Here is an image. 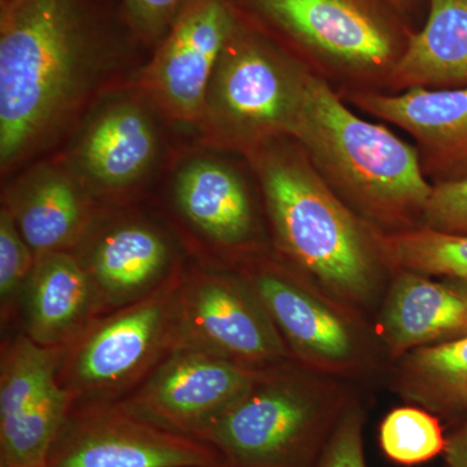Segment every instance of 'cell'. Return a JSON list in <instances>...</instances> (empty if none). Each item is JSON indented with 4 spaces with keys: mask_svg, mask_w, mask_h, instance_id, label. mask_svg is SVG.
<instances>
[{
    "mask_svg": "<svg viewBox=\"0 0 467 467\" xmlns=\"http://www.w3.org/2000/svg\"><path fill=\"white\" fill-rule=\"evenodd\" d=\"M98 0H5L0 14L2 174L47 149L103 92L117 51Z\"/></svg>",
    "mask_w": 467,
    "mask_h": 467,
    "instance_id": "obj_1",
    "label": "cell"
},
{
    "mask_svg": "<svg viewBox=\"0 0 467 467\" xmlns=\"http://www.w3.org/2000/svg\"><path fill=\"white\" fill-rule=\"evenodd\" d=\"M288 135L343 192L374 212L423 211L431 195L416 150L383 126L353 115L316 77L301 76Z\"/></svg>",
    "mask_w": 467,
    "mask_h": 467,
    "instance_id": "obj_2",
    "label": "cell"
},
{
    "mask_svg": "<svg viewBox=\"0 0 467 467\" xmlns=\"http://www.w3.org/2000/svg\"><path fill=\"white\" fill-rule=\"evenodd\" d=\"M250 153L285 252L328 287L352 296L367 294L373 260L346 205L295 150L270 140Z\"/></svg>",
    "mask_w": 467,
    "mask_h": 467,
    "instance_id": "obj_3",
    "label": "cell"
},
{
    "mask_svg": "<svg viewBox=\"0 0 467 467\" xmlns=\"http://www.w3.org/2000/svg\"><path fill=\"white\" fill-rule=\"evenodd\" d=\"M301 76L278 51L236 21L209 81L202 140L250 150L288 134Z\"/></svg>",
    "mask_w": 467,
    "mask_h": 467,
    "instance_id": "obj_4",
    "label": "cell"
},
{
    "mask_svg": "<svg viewBox=\"0 0 467 467\" xmlns=\"http://www.w3.org/2000/svg\"><path fill=\"white\" fill-rule=\"evenodd\" d=\"M337 420L299 387L254 383L196 439L226 467H316Z\"/></svg>",
    "mask_w": 467,
    "mask_h": 467,
    "instance_id": "obj_5",
    "label": "cell"
},
{
    "mask_svg": "<svg viewBox=\"0 0 467 467\" xmlns=\"http://www.w3.org/2000/svg\"><path fill=\"white\" fill-rule=\"evenodd\" d=\"M236 21L230 0H189L134 88L171 121L198 126L209 81Z\"/></svg>",
    "mask_w": 467,
    "mask_h": 467,
    "instance_id": "obj_6",
    "label": "cell"
},
{
    "mask_svg": "<svg viewBox=\"0 0 467 467\" xmlns=\"http://www.w3.org/2000/svg\"><path fill=\"white\" fill-rule=\"evenodd\" d=\"M250 368L202 348H183L122 410L168 431L198 438L256 383Z\"/></svg>",
    "mask_w": 467,
    "mask_h": 467,
    "instance_id": "obj_7",
    "label": "cell"
},
{
    "mask_svg": "<svg viewBox=\"0 0 467 467\" xmlns=\"http://www.w3.org/2000/svg\"><path fill=\"white\" fill-rule=\"evenodd\" d=\"M48 467H226L212 445L138 420L98 410L66 420Z\"/></svg>",
    "mask_w": 467,
    "mask_h": 467,
    "instance_id": "obj_8",
    "label": "cell"
},
{
    "mask_svg": "<svg viewBox=\"0 0 467 467\" xmlns=\"http://www.w3.org/2000/svg\"><path fill=\"white\" fill-rule=\"evenodd\" d=\"M156 112L135 88L99 103L67 159L88 190L122 192L150 173L160 152Z\"/></svg>",
    "mask_w": 467,
    "mask_h": 467,
    "instance_id": "obj_9",
    "label": "cell"
},
{
    "mask_svg": "<svg viewBox=\"0 0 467 467\" xmlns=\"http://www.w3.org/2000/svg\"><path fill=\"white\" fill-rule=\"evenodd\" d=\"M267 23L334 60L379 67L393 52L391 34L361 0H250Z\"/></svg>",
    "mask_w": 467,
    "mask_h": 467,
    "instance_id": "obj_10",
    "label": "cell"
},
{
    "mask_svg": "<svg viewBox=\"0 0 467 467\" xmlns=\"http://www.w3.org/2000/svg\"><path fill=\"white\" fill-rule=\"evenodd\" d=\"M5 201L36 260L75 245L90 221L88 187L67 160L34 164L8 187Z\"/></svg>",
    "mask_w": 467,
    "mask_h": 467,
    "instance_id": "obj_11",
    "label": "cell"
},
{
    "mask_svg": "<svg viewBox=\"0 0 467 467\" xmlns=\"http://www.w3.org/2000/svg\"><path fill=\"white\" fill-rule=\"evenodd\" d=\"M184 330L202 348L243 361H263L281 353L265 316L233 282L202 275L183 295Z\"/></svg>",
    "mask_w": 467,
    "mask_h": 467,
    "instance_id": "obj_12",
    "label": "cell"
},
{
    "mask_svg": "<svg viewBox=\"0 0 467 467\" xmlns=\"http://www.w3.org/2000/svg\"><path fill=\"white\" fill-rule=\"evenodd\" d=\"M173 195L181 214L218 244H239L252 232L250 196L241 175L213 156L184 159L174 173Z\"/></svg>",
    "mask_w": 467,
    "mask_h": 467,
    "instance_id": "obj_13",
    "label": "cell"
},
{
    "mask_svg": "<svg viewBox=\"0 0 467 467\" xmlns=\"http://www.w3.org/2000/svg\"><path fill=\"white\" fill-rule=\"evenodd\" d=\"M168 317V301L156 297L101 324L77 350L76 383L100 389L129 379L155 352Z\"/></svg>",
    "mask_w": 467,
    "mask_h": 467,
    "instance_id": "obj_14",
    "label": "cell"
},
{
    "mask_svg": "<svg viewBox=\"0 0 467 467\" xmlns=\"http://www.w3.org/2000/svg\"><path fill=\"white\" fill-rule=\"evenodd\" d=\"M171 260V244L156 227L125 221L97 235L81 261L94 290H100L109 303H121L149 290Z\"/></svg>",
    "mask_w": 467,
    "mask_h": 467,
    "instance_id": "obj_15",
    "label": "cell"
},
{
    "mask_svg": "<svg viewBox=\"0 0 467 467\" xmlns=\"http://www.w3.org/2000/svg\"><path fill=\"white\" fill-rule=\"evenodd\" d=\"M94 285L82 261L67 251L38 257L27 282L29 337L51 347L66 340L84 321Z\"/></svg>",
    "mask_w": 467,
    "mask_h": 467,
    "instance_id": "obj_16",
    "label": "cell"
},
{
    "mask_svg": "<svg viewBox=\"0 0 467 467\" xmlns=\"http://www.w3.org/2000/svg\"><path fill=\"white\" fill-rule=\"evenodd\" d=\"M384 327L398 350L467 333V291L405 275L389 296Z\"/></svg>",
    "mask_w": 467,
    "mask_h": 467,
    "instance_id": "obj_17",
    "label": "cell"
},
{
    "mask_svg": "<svg viewBox=\"0 0 467 467\" xmlns=\"http://www.w3.org/2000/svg\"><path fill=\"white\" fill-rule=\"evenodd\" d=\"M392 72L410 88L467 82V0H431L425 26L410 36Z\"/></svg>",
    "mask_w": 467,
    "mask_h": 467,
    "instance_id": "obj_18",
    "label": "cell"
},
{
    "mask_svg": "<svg viewBox=\"0 0 467 467\" xmlns=\"http://www.w3.org/2000/svg\"><path fill=\"white\" fill-rule=\"evenodd\" d=\"M257 295L270 317L297 348L327 361H342L352 353V337L342 319L281 276L257 278Z\"/></svg>",
    "mask_w": 467,
    "mask_h": 467,
    "instance_id": "obj_19",
    "label": "cell"
},
{
    "mask_svg": "<svg viewBox=\"0 0 467 467\" xmlns=\"http://www.w3.org/2000/svg\"><path fill=\"white\" fill-rule=\"evenodd\" d=\"M361 106L379 119L408 130L422 142L447 147L467 144V88L401 95H365Z\"/></svg>",
    "mask_w": 467,
    "mask_h": 467,
    "instance_id": "obj_20",
    "label": "cell"
},
{
    "mask_svg": "<svg viewBox=\"0 0 467 467\" xmlns=\"http://www.w3.org/2000/svg\"><path fill=\"white\" fill-rule=\"evenodd\" d=\"M383 248L404 269L467 282V235L426 227L387 236Z\"/></svg>",
    "mask_w": 467,
    "mask_h": 467,
    "instance_id": "obj_21",
    "label": "cell"
},
{
    "mask_svg": "<svg viewBox=\"0 0 467 467\" xmlns=\"http://www.w3.org/2000/svg\"><path fill=\"white\" fill-rule=\"evenodd\" d=\"M380 445L386 456L401 465H417L447 447L435 417L416 408L395 409L380 426Z\"/></svg>",
    "mask_w": 467,
    "mask_h": 467,
    "instance_id": "obj_22",
    "label": "cell"
},
{
    "mask_svg": "<svg viewBox=\"0 0 467 467\" xmlns=\"http://www.w3.org/2000/svg\"><path fill=\"white\" fill-rule=\"evenodd\" d=\"M409 368L418 382L431 391L467 395V335L418 350Z\"/></svg>",
    "mask_w": 467,
    "mask_h": 467,
    "instance_id": "obj_23",
    "label": "cell"
},
{
    "mask_svg": "<svg viewBox=\"0 0 467 467\" xmlns=\"http://www.w3.org/2000/svg\"><path fill=\"white\" fill-rule=\"evenodd\" d=\"M36 254L18 232L8 209L0 212V295L2 301L11 299L23 288L36 266Z\"/></svg>",
    "mask_w": 467,
    "mask_h": 467,
    "instance_id": "obj_24",
    "label": "cell"
},
{
    "mask_svg": "<svg viewBox=\"0 0 467 467\" xmlns=\"http://www.w3.org/2000/svg\"><path fill=\"white\" fill-rule=\"evenodd\" d=\"M124 15L130 32L146 43L156 46L164 39L169 29L189 0H122Z\"/></svg>",
    "mask_w": 467,
    "mask_h": 467,
    "instance_id": "obj_25",
    "label": "cell"
},
{
    "mask_svg": "<svg viewBox=\"0 0 467 467\" xmlns=\"http://www.w3.org/2000/svg\"><path fill=\"white\" fill-rule=\"evenodd\" d=\"M423 213L430 229L467 235V178L434 187Z\"/></svg>",
    "mask_w": 467,
    "mask_h": 467,
    "instance_id": "obj_26",
    "label": "cell"
},
{
    "mask_svg": "<svg viewBox=\"0 0 467 467\" xmlns=\"http://www.w3.org/2000/svg\"><path fill=\"white\" fill-rule=\"evenodd\" d=\"M316 467H368L362 439V417L348 410L337 418Z\"/></svg>",
    "mask_w": 467,
    "mask_h": 467,
    "instance_id": "obj_27",
    "label": "cell"
},
{
    "mask_svg": "<svg viewBox=\"0 0 467 467\" xmlns=\"http://www.w3.org/2000/svg\"><path fill=\"white\" fill-rule=\"evenodd\" d=\"M445 454L448 467H467V425L447 441Z\"/></svg>",
    "mask_w": 467,
    "mask_h": 467,
    "instance_id": "obj_28",
    "label": "cell"
},
{
    "mask_svg": "<svg viewBox=\"0 0 467 467\" xmlns=\"http://www.w3.org/2000/svg\"><path fill=\"white\" fill-rule=\"evenodd\" d=\"M389 2L401 3L404 2V0H389Z\"/></svg>",
    "mask_w": 467,
    "mask_h": 467,
    "instance_id": "obj_29",
    "label": "cell"
},
{
    "mask_svg": "<svg viewBox=\"0 0 467 467\" xmlns=\"http://www.w3.org/2000/svg\"><path fill=\"white\" fill-rule=\"evenodd\" d=\"M2 2H5V0H2Z\"/></svg>",
    "mask_w": 467,
    "mask_h": 467,
    "instance_id": "obj_30",
    "label": "cell"
}]
</instances>
